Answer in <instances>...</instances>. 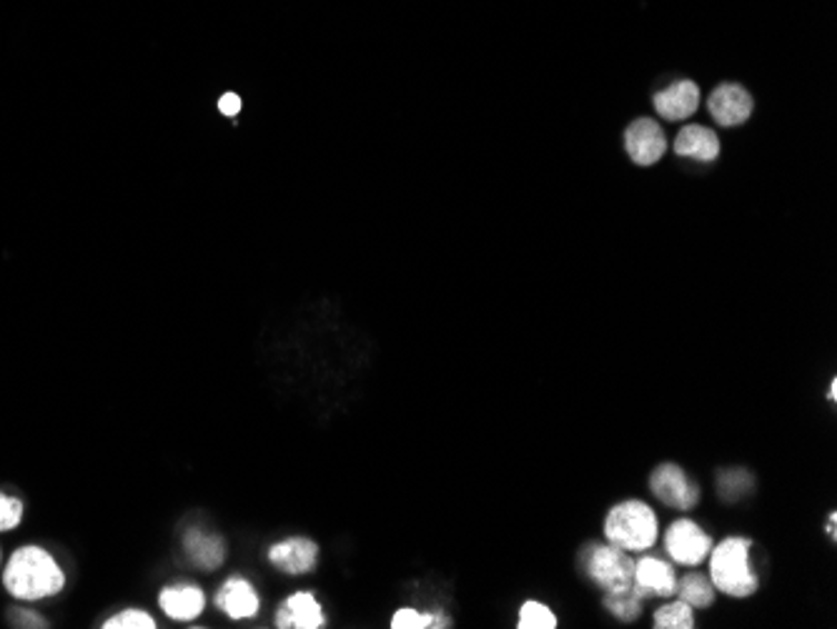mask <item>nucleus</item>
I'll return each mask as SVG.
<instances>
[{
  "label": "nucleus",
  "instance_id": "nucleus-23",
  "mask_svg": "<svg viewBox=\"0 0 837 629\" xmlns=\"http://www.w3.org/2000/svg\"><path fill=\"white\" fill-rule=\"evenodd\" d=\"M23 519V501L0 491V532H11Z\"/></svg>",
  "mask_w": 837,
  "mask_h": 629
},
{
  "label": "nucleus",
  "instance_id": "nucleus-11",
  "mask_svg": "<svg viewBox=\"0 0 837 629\" xmlns=\"http://www.w3.org/2000/svg\"><path fill=\"white\" fill-rule=\"evenodd\" d=\"M635 592L647 599V597H669L675 595L677 587V577L675 569L665 565L662 559L655 557H645L635 562Z\"/></svg>",
  "mask_w": 837,
  "mask_h": 629
},
{
  "label": "nucleus",
  "instance_id": "nucleus-6",
  "mask_svg": "<svg viewBox=\"0 0 837 629\" xmlns=\"http://www.w3.org/2000/svg\"><path fill=\"white\" fill-rule=\"evenodd\" d=\"M625 149L637 166H652L662 159L667 151V139L662 126L652 118H639L625 133Z\"/></svg>",
  "mask_w": 837,
  "mask_h": 629
},
{
  "label": "nucleus",
  "instance_id": "nucleus-21",
  "mask_svg": "<svg viewBox=\"0 0 837 629\" xmlns=\"http://www.w3.org/2000/svg\"><path fill=\"white\" fill-rule=\"evenodd\" d=\"M519 627L521 629H555L557 617L547 605L527 602L519 609Z\"/></svg>",
  "mask_w": 837,
  "mask_h": 629
},
{
  "label": "nucleus",
  "instance_id": "nucleus-18",
  "mask_svg": "<svg viewBox=\"0 0 837 629\" xmlns=\"http://www.w3.org/2000/svg\"><path fill=\"white\" fill-rule=\"evenodd\" d=\"M675 592L679 595V599H682L685 605L703 609V607L713 605L715 585L703 575H687V577H682V582H677Z\"/></svg>",
  "mask_w": 837,
  "mask_h": 629
},
{
  "label": "nucleus",
  "instance_id": "nucleus-22",
  "mask_svg": "<svg viewBox=\"0 0 837 629\" xmlns=\"http://www.w3.org/2000/svg\"><path fill=\"white\" fill-rule=\"evenodd\" d=\"M106 629H156V619L143 609H126V612L106 619Z\"/></svg>",
  "mask_w": 837,
  "mask_h": 629
},
{
  "label": "nucleus",
  "instance_id": "nucleus-8",
  "mask_svg": "<svg viewBox=\"0 0 837 629\" xmlns=\"http://www.w3.org/2000/svg\"><path fill=\"white\" fill-rule=\"evenodd\" d=\"M323 625H327V615L311 592L291 595L276 612L279 629H321Z\"/></svg>",
  "mask_w": 837,
  "mask_h": 629
},
{
  "label": "nucleus",
  "instance_id": "nucleus-2",
  "mask_svg": "<svg viewBox=\"0 0 837 629\" xmlns=\"http://www.w3.org/2000/svg\"><path fill=\"white\" fill-rule=\"evenodd\" d=\"M713 585L730 597H750L757 577L750 569V539L730 537L715 547L710 562Z\"/></svg>",
  "mask_w": 837,
  "mask_h": 629
},
{
  "label": "nucleus",
  "instance_id": "nucleus-28",
  "mask_svg": "<svg viewBox=\"0 0 837 629\" xmlns=\"http://www.w3.org/2000/svg\"><path fill=\"white\" fill-rule=\"evenodd\" d=\"M0 565H3V549H0Z\"/></svg>",
  "mask_w": 837,
  "mask_h": 629
},
{
  "label": "nucleus",
  "instance_id": "nucleus-20",
  "mask_svg": "<svg viewBox=\"0 0 837 629\" xmlns=\"http://www.w3.org/2000/svg\"><path fill=\"white\" fill-rule=\"evenodd\" d=\"M655 627L657 629H692L695 627L692 607L685 605L682 599L675 605L659 607L655 612Z\"/></svg>",
  "mask_w": 837,
  "mask_h": 629
},
{
  "label": "nucleus",
  "instance_id": "nucleus-1",
  "mask_svg": "<svg viewBox=\"0 0 837 629\" xmlns=\"http://www.w3.org/2000/svg\"><path fill=\"white\" fill-rule=\"evenodd\" d=\"M3 585L21 602H38V599L61 592L66 587V575L43 547L28 545L16 549L13 557L8 559Z\"/></svg>",
  "mask_w": 837,
  "mask_h": 629
},
{
  "label": "nucleus",
  "instance_id": "nucleus-9",
  "mask_svg": "<svg viewBox=\"0 0 837 629\" xmlns=\"http://www.w3.org/2000/svg\"><path fill=\"white\" fill-rule=\"evenodd\" d=\"M707 103H710V113L715 116V121L723 126H740L753 113V96L747 93L743 86L735 83L715 88Z\"/></svg>",
  "mask_w": 837,
  "mask_h": 629
},
{
  "label": "nucleus",
  "instance_id": "nucleus-19",
  "mask_svg": "<svg viewBox=\"0 0 837 629\" xmlns=\"http://www.w3.org/2000/svg\"><path fill=\"white\" fill-rule=\"evenodd\" d=\"M393 629H429V627H449V617L447 615H435V612H417V609H399L397 615L391 619Z\"/></svg>",
  "mask_w": 837,
  "mask_h": 629
},
{
  "label": "nucleus",
  "instance_id": "nucleus-10",
  "mask_svg": "<svg viewBox=\"0 0 837 629\" xmlns=\"http://www.w3.org/2000/svg\"><path fill=\"white\" fill-rule=\"evenodd\" d=\"M269 559L276 569L287 575H307L317 567L319 559V547L311 542V539L303 537H293L287 539V542H279L269 549Z\"/></svg>",
  "mask_w": 837,
  "mask_h": 629
},
{
  "label": "nucleus",
  "instance_id": "nucleus-17",
  "mask_svg": "<svg viewBox=\"0 0 837 629\" xmlns=\"http://www.w3.org/2000/svg\"><path fill=\"white\" fill-rule=\"evenodd\" d=\"M605 605L609 612H612L617 619H622V622H632V619H637L639 612H642V597L635 592L632 585L607 589Z\"/></svg>",
  "mask_w": 837,
  "mask_h": 629
},
{
  "label": "nucleus",
  "instance_id": "nucleus-13",
  "mask_svg": "<svg viewBox=\"0 0 837 629\" xmlns=\"http://www.w3.org/2000/svg\"><path fill=\"white\" fill-rule=\"evenodd\" d=\"M700 108V88L692 81H679L655 96V111L665 121H682Z\"/></svg>",
  "mask_w": 837,
  "mask_h": 629
},
{
  "label": "nucleus",
  "instance_id": "nucleus-12",
  "mask_svg": "<svg viewBox=\"0 0 837 629\" xmlns=\"http://www.w3.org/2000/svg\"><path fill=\"white\" fill-rule=\"evenodd\" d=\"M216 607L221 609L223 615H229L231 619H249L256 612H259L261 599L256 595L253 585L249 579H226L221 585L219 595H216Z\"/></svg>",
  "mask_w": 837,
  "mask_h": 629
},
{
  "label": "nucleus",
  "instance_id": "nucleus-16",
  "mask_svg": "<svg viewBox=\"0 0 837 629\" xmlns=\"http://www.w3.org/2000/svg\"><path fill=\"white\" fill-rule=\"evenodd\" d=\"M186 555L191 557V562L196 567L211 572V569H216L223 562L226 547L219 537L206 535L201 532V529H191V532L186 535Z\"/></svg>",
  "mask_w": 837,
  "mask_h": 629
},
{
  "label": "nucleus",
  "instance_id": "nucleus-26",
  "mask_svg": "<svg viewBox=\"0 0 837 629\" xmlns=\"http://www.w3.org/2000/svg\"><path fill=\"white\" fill-rule=\"evenodd\" d=\"M219 111H221L223 116H231V118H233L236 113L241 111V98L236 96V93H226V96H221Z\"/></svg>",
  "mask_w": 837,
  "mask_h": 629
},
{
  "label": "nucleus",
  "instance_id": "nucleus-24",
  "mask_svg": "<svg viewBox=\"0 0 837 629\" xmlns=\"http://www.w3.org/2000/svg\"><path fill=\"white\" fill-rule=\"evenodd\" d=\"M753 485V479L745 471H725L720 475V495L725 499H740L743 491Z\"/></svg>",
  "mask_w": 837,
  "mask_h": 629
},
{
  "label": "nucleus",
  "instance_id": "nucleus-5",
  "mask_svg": "<svg viewBox=\"0 0 837 629\" xmlns=\"http://www.w3.org/2000/svg\"><path fill=\"white\" fill-rule=\"evenodd\" d=\"M665 547L677 565L692 567V565H700L703 559L710 555L713 539L707 537L695 522H689V519H679V522H675L667 529Z\"/></svg>",
  "mask_w": 837,
  "mask_h": 629
},
{
  "label": "nucleus",
  "instance_id": "nucleus-4",
  "mask_svg": "<svg viewBox=\"0 0 837 629\" xmlns=\"http://www.w3.org/2000/svg\"><path fill=\"white\" fill-rule=\"evenodd\" d=\"M585 569L599 587L617 589L635 582V562L622 547L592 545L585 552Z\"/></svg>",
  "mask_w": 837,
  "mask_h": 629
},
{
  "label": "nucleus",
  "instance_id": "nucleus-7",
  "mask_svg": "<svg viewBox=\"0 0 837 629\" xmlns=\"http://www.w3.org/2000/svg\"><path fill=\"white\" fill-rule=\"evenodd\" d=\"M649 487H652L657 499L677 509H692L697 505V497H700V489L687 479L685 469H679L677 465L657 467L652 479H649Z\"/></svg>",
  "mask_w": 837,
  "mask_h": 629
},
{
  "label": "nucleus",
  "instance_id": "nucleus-3",
  "mask_svg": "<svg viewBox=\"0 0 837 629\" xmlns=\"http://www.w3.org/2000/svg\"><path fill=\"white\" fill-rule=\"evenodd\" d=\"M605 535L609 545L622 547L625 552H642L657 539V517L642 501H622L607 515Z\"/></svg>",
  "mask_w": 837,
  "mask_h": 629
},
{
  "label": "nucleus",
  "instance_id": "nucleus-14",
  "mask_svg": "<svg viewBox=\"0 0 837 629\" xmlns=\"http://www.w3.org/2000/svg\"><path fill=\"white\" fill-rule=\"evenodd\" d=\"M159 605L171 619H179V622H191V619L203 615L206 595H203V589L196 587V585H176V587L161 589Z\"/></svg>",
  "mask_w": 837,
  "mask_h": 629
},
{
  "label": "nucleus",
  "instance_id": "nucleus-27",
  "mask_svg": "<svg viewBox=\"0 0 837 629\" xmlns=\"http://www.w3.org/2000/svg\"><path fill=\"white\" fill-rule=\"evenodd\" d=\"M835 522H837V517L830 515V519H827V532H830V537H835Z\"/></svg>",
  "mask_w": 837,
  "mask_h": 629
},
{
  "label": "nucleus",
  "instance_id": "nucleus-25",
  "mask_svg": "<svg viewBox=\"0 0 837 629\" xmlns=\"http://www.w3.org/2000/svg\"><path fill=\"white\" fill-rule=\"evenodd\" d=\"M8 619H11L13 627H46V619L36 612H28V609H13Z\"/></svg>",
  "mask_w": 837,
  "mask_h": 629
},
{
  "label": "nucleus",
  "instance_id": "nucleus-15",
  "mask_svg": "<svg viewBox=\"0 0 837 629\" xmlns=\"http://www.w3.org/2000/svg\"><path fill=\"white\" fill-rule=\"evenodd\" d=\"M675 153L695 161H715L720 156V139L705 126H685L675 139Z\"/></svg>",
  "mask_w": 837,
  "mask_h": 629
}]
</instances>
